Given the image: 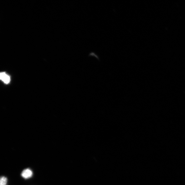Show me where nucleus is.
Returning a JSON list of instances; mask_svg holds the SVG:
<instances>
[{
  "mask_svg": "<svg viewBox=\"0 0 185 185\" xmlns=\"http://www.w3.org/2000/svg\"><path fill=\"white\" fill-rule=\"evenodd\" d=\"M33 175L32 171L29 169H26L23 170L21 173V176L25 179H28Z\"/></svg>",
  "mask_w": 185,
  "mask_h": 185,
  "instance_id": "1",
  "label": "nucleus"
},
{
  "mask_svg": "<svg viewBox=\"0 0 185 185\" xmlns=\"http://www.w3.org/2000/svg\"><path fill=\"white\" fill-rule=\"evenodd\" d=\"M7 182V179L5 177H2L0 179V185H6Z\"/></svg>",
  "mask_w": 185,
  "mask_h": 185,
  "instance_id": "3",
  "label": "nucleus"
},
{
  "mask_svg": "<svg viewBox=\"0 0 185 185\" xmlns=\"http://www.w3.org/2000/svg\"><path fill=\"white\" fill-rule=\"evenodd\" d=\"M0 78L5 83L8 84L11 80L10 76L5 72H2L0 74Z\"/></svg>",
  "mask_w": 185,
  "mask_h": 185,
  "instance_id": "2",
  "label": "nucleus"
}]
</instances>
